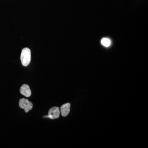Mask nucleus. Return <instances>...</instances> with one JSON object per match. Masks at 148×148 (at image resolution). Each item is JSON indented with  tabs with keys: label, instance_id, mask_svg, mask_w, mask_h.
<instances>
[{
	"label": "nucleus",
	"instance_id": "obj_1",
	"mask_svg": "<svg viewBox=\"0 0 148 148\" xmlns=\"http://www.w3.org/2000/svg\"><path fill=\"white\" fill-rule=\"evenodd\" d=\"M21 64L26 67L29 65L31 61V51L29 48H24L21 51L20 56Z\"/></svg>",
	"mask_w": 148,
	"mask_h": 148
},
{
	"label": "nucleus",
	"instance_id": "obj_3",
	"mask_svg": "<svg viewBox=\"0 0 148 148\" xmlns=\"http://www.w3.org/2000/svg\"><path fill=\"white\" fill-rule=\"evenodd\" d=\"M60 114V111L59 108L57 107H53L49 110L48 115L45 116L43 117L49 118L51 119H56L59 117Z\"/></svg>",
	"mask_w": 148,
	"mask_h": 148
},
{
	"label": "nucleus",
	"instance_id": "obj_5",
	"mask_svg": "<svg viewBox=\"0 0 148 148\" xmlns=\"http://www.w3.org/2000/svg\"><path fill=\"white\" fill-rule=\"evenodd\" d=\"M71 110V104L67 103L64 104L61 107V112L62 116L66 117L68 116Z\"/></svg>",
	"mask_w": 148,
	"mask_h": 148
},
{
	"label": "nucleus",
	"instance_id": "obj_2",
	"mask_svg": "<svg viewBox=\"0 0 148 148\" xmlns=\"http://www.w3.org/2000/svg\"><path fill=\"white\" fill-rule=\"evenodd\" d=\"M19 106L21 108L24 109L26 113L28 112L33 108V104L32 102L24 98H21L19 100Z\"/></svg>",
	"mask_w": 148,
	"mask_h": 148
},
{
	"label": "nucleus",
	"instance_id": "obj_6",
	"mask_svg": "<svg viewBox=\"0 0 148 148\" xmlns=\"http://www.w3.org/2000/svg\"><path fill=\"white\" fill-rule=\"evenodd\" d=\"M101 44L106 47H108L111 45V41L108 38H104L101 40Z\"/></svg>",
	"mask_w": 148,
	"mask_h": 148
},
{
	"label": "nucleus",
	"instance_id": "obj_4",
	"mask_svg": "<svg viewBox=\"0 0 148 148\" xmlns=\"http://www.w3.org/2000/svg\"><path fill=\"white\" fill-rule=\"evenodd\" d=\"M20 92L26 97H29L32 94V91L29 86L27 84H23L20 88Z\"/></svg>",
	"mask_w": 148,
	"mask_h": 148
}]
</instances>
